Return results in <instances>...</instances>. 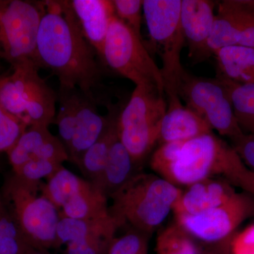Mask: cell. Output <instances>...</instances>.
<instances>
[{"instance_id":"1","label":"cell","mask_w":254,"mask_h":254,"mask_svg":"<svg viewBox=\"0 0 254 254\" xmlns=\"http://www.w3.org/2000/svg\"><path fill=\"white\" fill-rule=\"evenodd\" d=\"M99 56L83 34L70 1H44L38 41L40 66L51 70L62 88H76L90 98L100 85Z\"/></svg>"},{"instance_id":"2","label":"cell","mask_w":254,"mask_h":254,"mask_svg":"<svg viewBox=\"0 0 254 254\" xmlns=\"http://www.w3.org/2000/svg\"><path fill=\"white\" fill-rule=\"evenodd\" d=\"M242 163L232 145L213 133L160 145L150 161L157 175L179 188L210 177L228 180Z\"/></svg>"},{"instance_id":"3","label":"cell","mask_w":254,"mask_h":254,"mask_svg":"<svg viewBox=\"0 0 254 254\" xmlns=\"http://www.w3.org/2000/svg\"><path fill=\"white\" fill-rule=\"evenodd\" d=\"M182 190L156 174L138 173L110 197V212L123 227L150 235L173 211Z\"/></svg>"},{"instance_id":"4","label":"cell","mask_w":254,"mask_h":254,"mask_svg":"<svg viewBox=\"0 0 254 254\" xmlns=\"http://www.w3.org/2000/svg\"><path fill=\"white\" fill-rule=\"evenodd\" d=\"M43 181L21 180L13 174L1 194L23 236L34 248L58 249L59 210L42 193Z\"/></svg>"},{"instance_id":"5","label":"cell","mask_w":254,"mask_h":254,"mask_svg":"<svg viewBox=\"0 0 254 254\" xmlns=\"http://www.w3.org/2000/svg\"><path fill=\"white\" fill-rule=\"evenodd\" d=\"M167 108L165 91L152 85H142L135 87L119 115V138L138 166L158 142Z\"/></svg>"},{"instance_id":"6","label":"cell","mask_w":254,"mask_h":254,"mask_svg":"<svg viewBox=\"0 0 254 254\" xmlns=\"http://www.w3.org/2000/svg\"><path fill=\"white\" fill-rule=\"evenodd\" d=\"M34 63L15 66L10 77L0 80V105L28 127H49L56 116L58 94L39 74Z\"/></svg>"},{"instance_id":"7","label":"cell","mask_w":254,"mask_h":254,"mask_svg":"<svg viewBox=\"0 0 254 254\" xmlns=\"http://www.w3.org/2000/svg\"><path fill=\"white\" fill-rule=\"evenodd\" d=\"M182 0H144L143 13L148 33L162 63L167 98L179 96V80L185 71L181 63L186 44L181 23Z\"/></svg>"},{"instance_id":"8","label":"cell","mask_w":254,"mask_h":254,"mask_svg":"<svg viewBox=\"0 0 254 254\" xmlns=\"http://www.w3.org/2000/svg\"><path fill=\"white\" fill-rule=\"evenodd\" d=\"M59 109L55 123L66 148L68 161L78 167L82 157L100 138L108 123V115L102 116L95 98L87 96L76 88L60 87Z\"/></svg>"},{"instance_id":"9","label":"cell","mask_w":254,"mask_h":254,"mask_svg":"<svg viewBox=\"0 0 254 254\" xmlns=\"http://www.w3.org/2000/svg\"><path fill=\"white\" fill-rule=\"evenodd\" d=\"M102 59L115 72L135 86L152 85L165 91L161 70L150 56L143 39L116 16L110 22Z\"/></svg>"},{"instance_id":"10","label":"cell","mask_w":254,"mask_h":254,"mask_svg":"<svg viewBox=\"0 0 254 254\" xmlns=\"http://www.w3.org/2000/svg\"><path fill=\"white\" fill-rule=\"evenodd\" d=\"M177 91L185 105L204 119L219 134L233 141L245 133L226 90L218 78L199 77L185 70L179 80Z\"/></svg>"},{"instance_id":"11","label":"cell","mask_w":254,"mask_h":254,"mask_svg":"<svg viewBox=\"0 0 254 254\" xmlns=\"http://www.w3.org/2000/svg\"><path fill=\"white\" fill-rule=\"evenodd\" d=\"M43 12L44 1L14 0L0 4V43L15 66L26 63L39 65L37 41Z\"/></svg>"},{"instance_id":"12","label":"cell","mask_w":254,"mask_h":254,"mask_svg":"<svg viewBox=\"0 0 254 254\" xmlns=\"http://www.w3.org/2000/svg\"><path fill=\"white\" fill-rule=\"evenodd\" d=\"M253 216L254 196L245 192L235 193L225 203L204 213L175 218V222L195 240L213 245L233 237L237 227Z\"/></svg>"},{"instance_id":"13","label":"cell","mask_w":254,"mask_h":254,"mask_svg":"<svg viewBox=\"0 0 254 254\" xmlns=\"http://www.w3.org/2000/svg\"><path fill=\"white\" fill-rule=\"evenodd\" d=\"M123 227L111 213L91 220L63 217L58 226V249L66 245L64 254H108L117 232Z\"/></svg>"},{"instance_id":"14","label":"cell","mask_w":254,"mask_h":254,"mask_svg":"<svg viewBox=\"0 0 254 254\" xmlns=\"http://www.w3.org/2000/svg\"><path fill=\"white\" fill-rule=\"evenodd\" d=\"M254 48V16L243 1H223L218 5L208 40L213 55L226 47Z\"/></svg>"},{"instance_id":"15","label":"cell","mask_w":254,"mask_h":254,"mask_svg":"<svg viewBox=\"0 0 254 254\" xmlns=\"http://www.w3.org/2000/svg\"><path fill=\"white\" fill-rule=\"evenodd\" d=\"M214 7L215 2L208 0H182V27L193 64L203 63L213 55L208 40L215 17Z\"/></svg>"},{"instance_id":"16","label":"cell","mask_w":254,"mask_h":254,"mask_svg":"<svg viewBox=\"0 0 254 254\" xmlns=\"http://www.w3.org/2000/svg\"><path fill=\"white\" fill-rule=\"evenodd\" d=\"M6 153L13 172L31 160H50L60 164L68 161L67 151L63 142L52 134L46 127H28Z\"/></svg>"},{"instance_id":"17","label":"cell","mask_w":254,"mask_h":254,"mask_svg":"<svg viewBox=\"0 0 254 254\" xmlns=\"http://www.w3.org/2000/svg\"><path fill=\"white\" fill-rule=\"evenodd\" d=\"M234 185L222 177H210L185 187L173 208L175 216L195 215L218 207L235 193Z\"/></svg>"},{"instance_id":"18","label":"cell","mask_w":254,"mask_h":254,"mask_svg":"<svg viewBox=\"0 0 254 254\" xmlns=\"http://www.w3.org/2000/svg\"><path fill=\"white\" fill-rule=\"evenodd\" d=\"M168 108L162 121L160 145L187 141L213 133V130L195 112L182 104L180 97L168 98Z\"/></svg>"},{"instance_id":"19","label":"cell","mask_w":254,"mask_h":254,"mask_svg":"<svg viewBox=\"0 0 254 254\" xmlns=\"http://www.w3.org/2000/svg\"><path fill=\"white\" fill-rule=\"evenodd\" d=\"M70 4L83 34L101 58L110 22L115 16L113 1L71 0Z\"/></svg>"},{"instance_id":"20","label":"cell","mask_w":254,"mask_h":254,"mask_svg":"<svg viewBox=\"0 0 254 254\" xmlns=\"http://www.w3.org/2000/svg\"><path fill=\"white\" fill-rule=\"evenodd\" d=\"M108 123L104 131L83 156L78 168L86 177V180L94 185L99 180L106 165L110 149L119 138L118 108H109Z\"/></svg>"},{"instance_id":"21","label":"cell","mask_w":254,"mask_h":254,"mask_svg":"<svg viewBox=\"0 0 254 254\" xmlns=\"http://www.w3.org/2000/svg\"><path fill=\"white\" fill-rule=\"evenodd\" d=\"M138 165L118 138L110 149L106 165L94 186L108 198L134 176Z\"/></svg>"},{"instance_id":"22","label":"cell","mask_w":254,"mask_h":254,"mask_svg":"<svg viewBox=\"0 0 254 254\" xmlns=\"http://www.w3.org/2000/svg\"><path fill=\"white\" fill-rule=\"evenodd\" d=\"M218 76L242 85L254 84V48L233 46L215 52Z\"/></svg>"},{"instance_id":"23","label":"cell","mask_w":254,"mask_h":254,"mask_svg":"<svg viewBox=\"0 0 254 254\" xmlns=\"http://www.w3.org/2000/svg\"><path fill=\"white\" fill-rule=\"evenodd\" d=\"M60 215L76 220H91L110 214L108 198L91 182L85 180L60 211Z\"/></svg>"},{"instance_id":"24","label":"cell","mask_w":254,"mask_h":254,"mask_svg":"<svg viewBox=\"0 0 254 254\" xmlns=\"http://www.w3.org/2000/svg\"><path fill=\"white\" fill-rule=\"evenodd\" d=\"M217 78L226 90L242 131L254 134V84L242 85L220 76Z\"/></svg>"},{"instance_id":"25","label":"cell","mask_w":254,"mask_h":254,"mask_svg":"<svg viewBox=\"0 0 254 254\" xmlns=\"http://www.w3.org/2000/svg\"><path fill=\"white\" fill-rule=\"evenodd\" d=\"M31 247L0 193V254H23Z\"/></svg>"},{"instance_id":"26","label":"cell","mask_w":254,"mask_h":254,"mask_svg":"<svg viewBox=\"0 0 254 254\" xmlns=\"http://www.w3.org/2000/svg\"><path fill=\"white\" fill-rule=\"evenodd\" d=\"M158 254H203L195 240L176 222L164 229L157 238Z\"/></svg>"},{"instance_id":"27","label":"cell","mask_w":254,"mask_h":254,"mask_svg":"<svg viewBox=\"0 0 254 254\" xmlns=\"http://www.w3.org/2000/svg\"><path fill=\"white\" fill-rule=\"evenodd\" d=\"M150 235L130 228L125 235L115 237L108 254H148Z\"/></svg>"},{"instance_id":"28","label":"cell","mask_w":254,"mask_h":254,"mask_svg":"<svg viewBox=\"0 0 254 254\" xmlns=\"http://www.w3.org/2000/svg\"><path fill=\"white\" fill-rule=\"evenodd\" d=\"M115 15L120 21L142 38L143 2L141 0H114ZM143 39V38H142Z\"/></svg>"},{"instance_id":"29","label":"cell","mask_w":254,"mask_h":254,"mask_svg":"<svg viewBox=\"0 0 254 254\" xmlns=\"http://www.w3.org/2000/svg\"><path fill=\"white\" fill-rule=\"evenodd\" d=\"M27 128L26 124L4 110L0 115V153H7Z\"/></svg>"},{"instance_id":"30","label":"cell","mask_w":254,"mask_h":254,"mask_svg":"<svg viewBox=\"0 0 254 254\" xmlns=\"http://www.w3.org/2000/svg\"><path fill=\"white\" fill-rule=\"evenodd\" d=\"M63 164L46 160H31L14 172V175L21 180L29 182H40L48 180L59 170Z\"/></svg>"},{"instance_id":"31","label":"cell","mask_w":254,"mask_h":254,"mask_svg":"<svg viewBox=\"0 0 254 254\" xmlns=\"http://www.w3.org/2000/svg\"><path fill=\"white\" fill-rule=\"evenodd\" d=\"M232 142V148L242 161L247 168L254 171V134L244 133Z\"/></svg>"},{"instance_id":"32","label":"cell","mask_w":254,"mask_h":254,"mask_svg":"<svg viewBox=\"0 0 254 254\" xmlns=\"http://www.w3.org/2000/svg\"><path fill=\"white\" fill-rule=\"evenodd\" d=\"M230 180L232 185L240 187L254 196V171L250 170L245 165H242Z\"/></svg>"},{"instance_id":"33","label":"cell","mask_w":254,"mask_h":254,"mask_svg":"<svg viewBox=\"0 0 254 254\" xmlns=\"http://www.w3.org/2000/svg\"><path fill=\"white\" fill-rule=\"evenodd\" d=\"M232 254H254V237L243 230L231 241Z\"/></svg>"},{"instance_id":"34","label":"cell","mask_w":254,"mask_h":254,"mask_svg":"<svg viewBox=\"0 0 254 254\" xmlns=\"http://www.w3.org/2000/svg\"><path fill=\"white\" fill-rule=\"evenodd\" d=\"M203 254H220V250H213V251H208V252H203Z\"/></svg>"},{"instance_id":"35","label":"cell","mask_w":254,"mask_h":254,"mask_svg":"<svg viewBox=\"0 0 254 254\" xmlns=\"http://www.w3.org/2000/svg\"><path fill=\"white\" fill-rule=\"evenodd\" d=\"M244 2H245V4H247V6H248L249 7H250L251 9H252V13H253V14L254 16V6H252V5L249 4L248 1H244Z\"/></svg>"},{"instance_id":"36","label":"cell","mask_w":254,"mask_h":254,"mask_svg":"<svg viewBox=\"0 0 254 254\" xmlns=\"http://www.w3.org/2000/svg\"><path fill=\"white\" fill-rule=\"evenodd\" d=\"M4 111V110L3 109L2 107H1V105H0V115H1Z\"/></svg>"}]
</instances>
